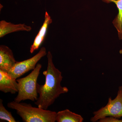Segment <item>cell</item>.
I'll use <instances>...</instances> for the list:
<instances>
[{
  "label": "cell",
  "instance_id": "9c48e42d",
  "mask_svg": "<svg viewBox=\"0 0 122 122\" xmlns=\"http://www.w3.org/2000/svg\"><path fill=\"white\" fill-rule=\"evenodd\" d=\"M32 27L25 24H14L4 20L0 21V37L2 38L11 33L18 31L29 32Z\"/></svg>",
  "mask_w": 122,
  "mask_h": 122
},
{
  "label": "cell",
  "instance_id": "4fadbf2b",
  "mask_svg": "<svg viewBox=\"0 0 122 122\" xmlns=\"http://www.w3.org/2000/svg\"><path fill=\"white\" fill-rule=\"evenodd\" d=\"M99 122H122V119L113 117H106L102 119L99 120Z\"/></svg>",
  "mask_w": 122,
  "mask_h": 122
},
{
  "label": "cell",
  "instance_id": "5b68a950",
  "mask_svg": "<svg viewBox=\"0 0 122 122\" xmlns=\"http://www.w3.org/2000/svg\"><path fill=\"white\" fill-rule=\"evenodd\" d=\"M47 54L46 48L41 47L35 56L25 61H17L13 67L7 72L12 77L16 79L30 71L34 70L38 61Z\"/></svg>",
  "mask_w": 122,
  "mask_h": 122
},
{
  "label": "cell",
  "instance_id": "7a4b0ae2",
  "mask_svg": "<svg viewBox=\"0 0 122 122\" xmlns=\"http://www.w3.org/2000/svg\"><path fill=\"white\" fill-rule=\"evenodd\" d=\"M7 106L15 110L24 122H55L57 112L40 107H33L29 103L12 101Z\"/></svg>",
  "mask_w": 122,
  "mask_h": 122
},
{
  "label": "cell",
  "instance_id": "8fae6325",
  "mask_svg": "<svg viewBox=\"0 0 122 122\" xmlns=\"http://www.w3.org/2000/svg\"><path fill=\"white\" fill-rule=\"evenodd\" d=\"M106 3L113 2L116 5L118 14L113 21L114 26L118 31L119 39H122V0H102Z\"/></svg>",
  "mask_w": 122,
  "mask_h": 122
},
{
  "label": "cell",
  "instance_id": "8992f818",
  "mask_svg": "<svg viewBox=\"0 0 122 122\" xmlns=\"http://www.w3.org/2000/svg\"><path fill=\"white\" fill-rule=\"evenodd\" d=\"M17 61L12 51L4 45L0 46V70L7 72L15 65Z\"/></svg>",
  "mask_w": 122,
  "mask_h": 122
},
{
  "label": "cell",
  "instance_id": "277c9868",
  "mask_svg": "<svg viewBox=\"0 0 122 122\" xmlns=\"http://www.w3.org/2000/svg\"><path fill=\"white\" fill-rule=\"evenodd\" d=\"M94 116L92 117L91 122H98L102 119L112 117L120 119L122 117V86L119 87L117 96L114 99L110 97L105 106L93 112Z\"/></svg>",
  "mask_w": 122,
  "mask_h": 122
},
{
  "label": "cell",
  "instance_id": "6da1fadb",
  "mask_svg": "<svg viewBox=\"0 0 122 122\" xmlns=\"http://www.w3.org/2000/svg\"><path fill=\"white\" fill-rule=\"evenodd\" d=\"M47 57V69L43 72L45 77V83L43 85L37 83V90L39 96L35 102L38 107L45 110H47L49 107L52 105L61 94L69 91L67 87L61 86L63 77L61 72L55 66L50 51H48Z\"/></svg>",
  "mask_w": 122,
  "mask_h": 122
},
{
  "label": "cell",
  "instance_id": "7c38bea8",
  "mask_svg": "<svg viewBox=\"0 0 122 122\" xmlns=\"http://www.w3.org/2000/svg\"><path fill=\"white\" fill-rule=\"evenodd\" d=\"M0 119L9 122H16L15 118L10 112L5 109L3 104V100L0 99Z\"/></svg>",
  "mask_w": 122,
  "mask_h": 122
},
{
  "label": "cell",
  "instance_id": "3957f363",
  "mask_svg": "<svg viewBox=\"0 0 122 122\" xmlns=\"http://www.w3.org/2000/svg\"><path fill=\"white\" fill-rule=\"evenodd\" d=\"M42 65L38 63L36 68L26 77L16 79L18 84V92L14 101L20 102L22 100H30L33 102L38 98L37 85L38 78Z\"/></svg>",
  "mask_w": 122,
  "mask_h": 122
},
{
  "label": "cell",
  "instance_id": "ba28073f",
  "mask_svg": "<svg viewBox=\"0 0 122 122\" xmlns=\"http://www.w3.org/2000/svg\"><path fill=\"white\" fill-rule=\"evenodd\" d=\"M52 22V20L50 15L47 12H46L45 14V20L43 25L40 29L38 34L35 37L33 43L30 46V53H33L35 50L39 49L45 39L48 26Z\"/></svg>",
  "mask_w": 122,
  "mask_h": 122
},
{
  "label": "cell",
  "instance_id": "52a82bcc",
  "mask_svg": "<svg viewBox=\"0 0 122 122\" xmlns=\"http://www.w3.org/2000/svg\"><path fill=\"white\" fill-rule=\"evenodd\" d=\"M0 91L4 93L12 94L18 92L16 79L12 77L7 72L1 70H0Z\"/></svg>",
  "mask_w": 122,
  "mask_h": 122
},
{
  "label": "cell",
  "instance_id": "30bf717a",
  "mask_svg": "<svg viewBox=\"0 0 122 122\" xmlns=\"http://www.w3.org/2000/svg\"><path fill=\"white\" fill-rule=\"evenodd\" d=\"M83 120L81 116L68 109L57 112L56 121L57 122H82Z\"/></svg>",
  "mask_w": 122,
  "mask_h": 122
}]
</instances>
